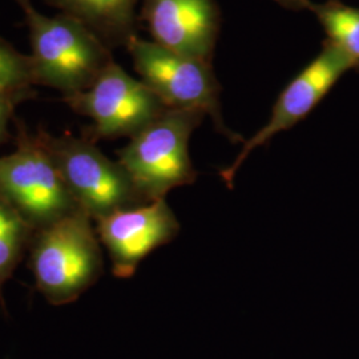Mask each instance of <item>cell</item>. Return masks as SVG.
I'll use <instances>...</instances> for the list:
<instances>
[{
    "label": "cell",
    "mask_w": 359,
    "mask_h": 359,
    "mask_svg": "<svg viewBox=\"0 0 359 359\" xmlns=\"http://www.w3.org/2000/svg\"><path fill=\"white\" fill-rule=\"evenodd\" d=\"M25 99L11 92L0 90V145L10 137V123L13 118L15 107Z\"/></svg>",
    "instance_id": "obj_15"
},
{
    "label": "cell",
    "mask_w": 359,
    "mask_h": 359,
    "mask_svg": "<svg viewBox=\"0 0 359 359\" xmlns=\"http://www.w3.org/2000/svg\"><path fill=\"white\" fill-rule=\"evenodd\" d=\"M16 148L0 156V200L34 231L81 210L38 135L16 123Z\"/></svg>",
    "instance_id": "obj_4"
},
{
    "label": "cell",
    "mask_w": 359,
    "mask_h": 359,
    "mask_svg": "<svg viewBox=\"0 0 359 359\" xmlns=\"http://www.w3.org/2000/svg\"><path fill=\"white\" fill-rule=\"evenodd\" d=\"M93 219L83 210L34 231L29 269L40 294L55 306L75 302L103 274V253Z\"/></svg>",
    "instance_id": "obj_2"
},
{
    "label": "cell",
    "mask_w": 359,
    "mask_h": 359,
    "mask_svg": "<svg viewBox=\"0 0 359 359\" xmlns=\"http://www.w3.org/2000/svg\"><path fill=\"white\" fill-rule=\"evenodd\" d=\"M22 10L29 34L32 74L36 86L65 96L88 90L115 62L112 50L75 19L40 13L31 0H13Z\"/></svg>",
    "instance_id": "obj_1"
},
{
    "label": "cell",
    "mask_w": 359,
    "mask_h": 359,
    "mask_svg": "<svg viewBox=\"0 0 359 359\" xmlns=\"http://www.w3.org/2000/svg\"><path fill=\"white\" fill-rule=\"evenodd\" d=\"M126 48L140 80L168 108L198 111L209 116L215 129L229 142H245L241 135L225 126L219 103L221 86L212 63L169 51L139 35Z\"/></svg>",
    "instance_id": "obj_6"
},
{
    "label": "cell",
    "mask_w": 359,
    "mask_h": 359,
    "mask_svg": "<svg viewBox=\"0 0 359 359\" xmlns=\"http://www.w3.org/2000/svg\"><path fill=\"white\" fill-rule=\"evenodd\" d=\"M314 13L326 32V40L346 57L350 68L359 72V7L339 0L313 3Z\"/></svg>",
    "instance_id": "obj_12"
},
{
    "label": "cell",
    "mask_w": 359,
    "mask_h": 359,
    "mask_svg": "<svg viewBox=\"0 0 359 359\" xmlns=\"http://www.w3.org/2000/svg\"><path fill=\"white\" fill-rule=\"evenodd\" d=\"M35 86L29 56L0 38V90L28 99Z\"/></svg>",
    "instance_id": "obj_14"
},
{
    "label": "cell",
    "mask_w": 359,
    "mask_h": 359,
    "mask_svg": "<svg viewBox=\"0 0 359 359\" xmlns=\"http://www.w3.org/2000/svg\"><path fill=\"white\" fill-rule=\"evenodd\" d=\"M204 118L198 111L168 108L117 152V161L145 203L196 181L189 140Z\"/></svg>",
    "instance_id": "obj_3"
},
{
    "label": "cell",
    "mask_w": 359,
    "mask_h": 359,
    "mask_svg": "<svg viewBox=\"0 0 359 359\" xmlns=\"http://www.w3.org/2000/svg\"><path fill=\"white\" fill-rule=\"evenodd\" d=\"M76 114L90 118L92 142L132 139L168 109L163 100L144 81L130 76L116 62L88 90L63 97Z\"/></svg>",
    "instance_id": "obj_7"
},
{
    "label": "cell",
    "mask_w": 359,
    "mask_h": 359,
    "mask_svg": "<svg viewBox=\"0 0 359 359\" xmlns=\"http://www.w3.org/2000/svg\"><path fill=\"white\" fill-rule=\"evenodd\" d=\"M277 4H280L286 10H292V11H305L309 10L313 4L311 0H274Z\"/></svg>",
    "instance_id": "obj_16"
},
{
    "label": "cell",
    "mask_w": 359,
    "mask_h": 359,
    "mask_svg": "<svg viewBox=\"0 0 359 359\" xmlns=\"http://www.w3.org/2000/svg\"><path fill=\"white\" fill-rule=\"evenodd\" d=\"M34 231L11 206L0 200V305L6 311L3 285L20 264Z\"/></svg>",
    "instance_id": "obj_13"
},
{
    "label": "cell",
    "mask_w": 359,
    "mask_h": 359,
    "mask_svg": "<svg viewBox=\"0 0 359 359\" xmlns=\"http://www.w3.org/2000/svg\"><path fill=\"white\" fill-rule=\"evenodd\" d=\"M93 222L117 278H130L142 259L172 243L181 229L165 198L123 209Z\"/></svg>",
    "instance_id": "obj_9"
},
{
    "label": "cell",
    "mask_w": 359,
    "mask_h": 359,
    "mask_svg": "<svg viewBox=\"0 0 359 359\" xmlns=\"http://www.w3.org/2000/svg\"><path fill=\"white\" fill-rule=\"evenodd\" d=\"M140 20L156 44L206 63L213 62L221 27L216 0H142Z\"/></svg>",
    "instance_id": "obj_10"
},
{
    "label": "cell",
    "mask_w": 359,
    "mask_h": 359,
    "mask_svg": "<svg viewBox=\"0 0 359 359\" xmlns=\"http://www.w3.org/2000/svg\"><path fill=\"white\" fill-rule=\"evenodd\" d=\"M142 0H47L67 15L90 29L111 50L127 47L137 36Z\"/></svg>",
    "instance_id": "obj_11"
},
{
    "label": "cell",
    "mask_w": 359,
    "mask_h": 359,
    "mask_svg": "<svg viewBox=\"0 0 359 359\" xmlns=\"http://www.w3.org/2000/svg\"><path fill=\"white\" fill-rule=\"evenodd\" d=\"M79 208L93 221L147 204L118 161L111 160L87 137L53 136L38 130Z\"/></svg>",
    "instance_id": "obj_5"
},
{
    "label": "cell",
    "mask_w": 359,
    "mask_h": 359,
    "mask_svg": "<svg viewBox=\"0 0 359 359\" xmlns=\"http://www.w3.org/2000/svg\"><path fill=\"white\" fill-rule=\"evenodd\" d=\"M350 69L346 57L325 39L321 52L280 93L269 121L250 139L245 140L240 154L229 167L219 170L225 185L233 189L236 175L249 154L258 147L268 144L276 135L289 130L302 121Z\"/></svg>",
    "instance_id": "obj_8"
}]
</instances>
